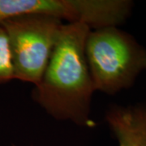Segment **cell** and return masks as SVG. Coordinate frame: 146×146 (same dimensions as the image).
Segmentation results:
<instances>
[{"instance_id":"obj_1","label":"cell","mask_w":146,"mask_h":146,"mask_svg":"<svg viewBox=\"0 0 146 146\" xmlns=\"http://www.w3.org/2000/svg\"><path fill=\"white\" fill-rule=\"evenodd\" d=\"M90 29L81 23L63 24L33 99L54 118L94 127L90 119L94 91L85 55Z\"/></svg>"},{"instance_id":"obj_2","label":"cell","mask_w":146,"mask_h":146,"mask_svg":"<svg viewBox=\"0 0 146 146\" xmlns=\"http://www.w3.org/2000/svg\"><path fill=\"white\" fill-rule=\"evenodd\" d=\"M85 55L94 90L110 95L130 88L146 71V48L117 27L90 30Z\"/></svg>"},{"instance_id":"obj_6","label":"cell","mask_w":146,"mask_h":146,"mask_svg":"<svg viewBox=\"0 0 146 146\" xmlns=\"http://www.w3.org/2000/svg\"><path fill=\"white\" fill-rule=\"evenodd\" d=\"M14 80L8 38L4 29L0 25V84Z\"/></svg>"},{"instance_id":"obj_3","label":"cell","mask_w":146,"mask_h":146,"mask_svg":"<svg viewBox=\"0 0 146 146\" xmlns=\"http://www.w3.org/2000/svg\"><path fill=\"white\" fill-rule=\"evenodd\" d=\"M8 38L14 79L37 84L63 24L43 15H23L0 23Z\"/></svg>"},{"instance_id":"obj_5","label":"cell","mask_w":146,"mask_h":146,"mask_svg":"<svg viewBox=\"0 0 146 146\" xmlns=\"http://www.w3.org/2000/svg\"><path fill=\"white\" fill-rule=\"evenodd\" d=\"M106 121L119 146H146V103L110 107Z\"/></svg>"},{"instance_id":"obj_4","label":"cell","mask_w":146,"mask_h":146,"mask_svg":"<svg viewBox=\"0 0 146 146\" xmlns=\"http://www.w3.org/2000/svg\"><path fill=\"white\" fill-rule=\"evenodd\" d=\"M132 6L128 0H0V23L23 15H43L98 29L124 23Z\"/></svg>"}]
</instances>
